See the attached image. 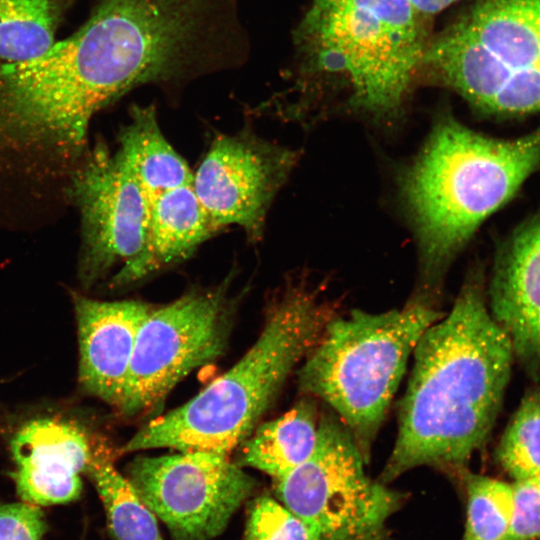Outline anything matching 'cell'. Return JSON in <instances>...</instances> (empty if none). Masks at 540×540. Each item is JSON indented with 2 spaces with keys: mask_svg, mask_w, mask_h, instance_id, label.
Returning a JSON list of instances; mask_svg holds the SVG:
<instances>
[{
  "mask_svg": "<svg viewBox=\"0 0 540 540\" xmlns=\"http://www.w3.org/2000/svg\"><path fill=\"white\" fill-rule=\"evenodd\" d=\"M513 514L506 540L540 538V474L512 483Z\"/></svg>",
  "mask_w": 540,
  "mask_h": 540,
  "instance_id": "23",
  "label": "cell"
},
{
  "mask_svg": "<svg viewBox=\"0 0 540 540\" xmlns=\"http://www.w3.org/2000/svg\"><path fill=\"white\" fill-rule=\"evenodd\" d=\"M46 522L38 506L0 504V540H41Z\"/></svg>",
  "mask_w": 540,
  "mask_h": 540,
  "instance_id": "24",
  "label": "cell"
},
{
  "mask_svg": "<svg viewBox=\"0 0 540 540\" xmlns=\"http://www.w3.org/2000/svg\"><path fill=\"white\" fill-rule=\"evenodd\" d=\"M539 170L540 125L501 138L449 115L437 121L400 181L419 250L416 296L433 300L451 262L480 225Z\"/></svg>",
  "mask_w": 540,
  "mask_h": 540,
  "instance_id": "2",
  "label": "cell"
},
{
  "mask_svg": "<svg viewBox=\"0 0 540 540\" xmlns=\"http://www.w3.org/2000/svg\"><path fill=\"white\" fill-rule=\"evenodd\" d=\"M319 419L315 398L305 395L283 416L265 422L243 444L241 463L273 480L304 463L314 451Z\"/></svg>",
  "mask_w": 540,
  "mask_h": 540,
  "instance_id": "17",
  "label": "cell"
},
{
  "mask_svg": "<svg viewBox=\"0 0 540 540\" xmlns=\"http://www.w3.org/2000/svg\"><path fill=\"white\" fill-rule=\"evenodd\" d=\"M231 275L151 308L136 338L123 415L152 412L180 380L224 352L232 327Z\"/></svg>",
  "mask_w": 540,
  "mask_h": 540,
  "instance_id": "8",
  "label": "cell"
},
{
  "mask_svg": "<svg viewBox=\"0 0 540 540\" xmlns=\"http://www.w3.org/2000/svg\"><path fill=\"white\" fill-rule=\"evenodd\" d=\"M150 202L156 196L192 185L193 172L163 134L154 105H133L115 151Z\"/></svg>",
  "mask_w": 540,
  "mask_h": 540,
  "instance_id": "16",
  "label": "cell"
},
{
  "mask_svg": "<svg viewBox=\"0 0 540 540\" xmlns=\"http://www.w3.org/2000/svg\"><path fill=\"white\" fill-rule=\"evenodd\" d=\"M410 1L422 15L428 18L460 0H410Z\"/></svg>",
  "mask_w": 540,
  "mask_h": 540,
  "instance_id": "25",
  "label": "cell"
},
{
  "mask_svg": "<svg viewBox=\"0 0 540 540\" xmlns=\"http://www.w3.org/2000/svg\"><path fill=\"white\" fill-rule=\"evenodd\" d=\"M353 436L332 413L320 416L314 451L274 479L276 496L311 540H383L402 495L371 479Z\"/></svg>",
  "mask_w": 540,
  "mask_h": 540,
  "instance_id": "7",
  "label": "cell"
},
{
  "mask_svg": "<svg viewBox=\"0 0 540 540\" xmlns=\"http://www.w3.org/2000/svg\"><path fill=\"white\" fill-rule=\"evenodd\" d=\"M218 231L192 185L156 196L151 200L142 249L120 267L110 287H127L185 261Z\"/></svg>",
  "mask_w": 540,
  "mask_h": 540,
  "instance_id": "15",
  "label": "cell"
},
{
  "mask_svg": "<svg viewBox=\"0 0 540 540\" xmlns=\"http://www.w3.org/2000/svg\"><path fill=\"white\" fill-rule=\"evenodd\" d=\"M98 447L81 424L64 415L26 420L9 442L17 493L35 506L77 499L82 491L80 474L86 472Z\"/></svg>",
  "mask_w": 540,
  "mask_h": 540,
  "instance_id": "12",
  "label": "cell"
},
{
  "mask_svg": "<svg viewBox=\"0 0 540 540\" xmlns=\"http://www.w3.org/2000/svg\"><path fill=\"white\" fill-rule=\"evenodd\" d=\"M67 193L81 223L79 279L91 287L138 255L145 241L150 199L116 152L104 142L86 150Z\"/></svg>",
  "mask_w": 540,
  "mask_h": 540,
  "instance_id": "10",
  "label": "cell"
},
{
  "mask_svg": "<svg viewBox=\"0 0 540 540\" xmlns=\"http://www.w3.org/2000/svg\"><path fill=\"white\" fill-rule=\"evenodd\" d=\"M412 356L396 441L380 476L385 484L421 466L462 475L491 434L515 354L490 314L481 270L469 274Z\"/></svg>",
  "mask_w": 540,
  "mask_h": 540,
  "instance_id": "1",
  "label": "cell"
},
{
  "mask_svg": "<svg viewBox=\"0 0 540 540\" xmlns=\"http://www.w3.org/2000/svg\"><path fill=\"white\" fill-rule=\"evenodd\" d=\"M424 66L483 115L540 113V0H474Z\"/></svg>",
  "mask_w": 540,
  "mask_h": 540,
  "instance_id": "6",
  "label": "cell"
},
{
  "mask_svg": "<svg viewBox=\"0 0 540 540\" xmlns=\"http://www.w3.org/2000/svg\"><path fill=\"white\" fill-rule=\"evenodd\" d=\"M495 458L514 481L540 474V390L522 398L500 438Z\"/></svg>",
  "mask_w": 540,
  "mask_h": 540,
  "instance_id": "21",
  "label": "cell"
},
{
  "mask_svg": "<svg viewBox=\"0 0 540 540\" xmlns=\"http://www.w3.org/2000/svg\"><path fill=\"white\" fill-rule=\"evenodd\" d=\"M247 512L242 540H311L304 523L269 496L253 499Z\"/></svg>",
  "mask_w": 540,
  "mask_h": 540,
  "instance_id": "22",
  "label": "cell"
},
{
  "mask_svg": "<svg viewBox=\"0 0 540 540\" xmlns=\"http://www.w3.org/2000/svg\"><path fill=\"white\" fill-rule=\"evenodd\" d=\"M81 388L120 409L139 329L153 306L137 300L102 301L73 294Z\"/></svg>",
  "mask_w": 540,
  "mask_h": 540,
  "instance_id": "14",
  "label": "cell"
},
{
  "mask_svg": "<svg viewBox=\"0 0 540 540\" xmlns=\"http://www.w3.org/2000/svg\"><path fill=\"white\" fill-rule=\"evenodd\" d=\"M444 315L416 296L381 313L334 315L304 358L300 389L336 413L367 463L417 342Z\"/></svg>",
  "mask_w": 540,
  "mask_h": 540,
  "instance_id": "4",
  "label": "cell"
},
{
  "mask_svg": "<svg viewBox=\"0 0 540 540\" xmlns=\"http://www.w3.org/2000/svg\"><path fill=\"white\" fill-rule=\"evenodd\" d=\"M125 477L171 540L214 539L256 485L227 453L211 450L136 457Z\"/></svg>",
  "mask_w": 540,
  "mask_h": 540,
  "instance_id": "9",
  "label": "cell"
},
{
  "mask_svg": "<svg viewBox=\"0 0 540 540\" xmlns=\"http://www.w3.org/2000/svg\"><path fill=\"white\" fill-rule=\"evenodd\" d=\"M73 0H0V59L37 57L55 43V34Z\"/></svg>",
  "mask_w": 540,
  "mask_h": 540,
  "instance_id": "18",
  "label": "cell"
},
{
  "mask_svg": "<svg viewBox=\"0 0 540 540\" xmlns=\"http://www.w3.org/2000/svg\"><path fill=\"white\" fill-rule=\"evenodd\" d=\"M334 315L318 289L288 282L244 356L191 400L144 425L122 452L173 448L229 454L250 435Z\"/></svg>",
  "mask_w": 540,
  "mask_h": 540,
  "instance_id": "3",
  "label": "cell"
},
{
  "mask_svg": "<svg viewBox=\"0 0 540 540\" xmlns=\"http://www.w3.org/2000/svg\"><path fill=\"white\" fill-rule=\"evenodd\" d=\"M488 309L508 335L515 357L540 367V206L497 248L485 289Z\"/></svg>",
  "mask_w": 540,
  "mask_h": 540,
  "instance_id": "13",
  "label": "cell"
},
{
  "mask_svg": "<svg viewBox=\"0 0 540 540\" xmlns=\"http://www.w3.org/2000/svg\"><path fill=\"white\" fill-rule=\"evenodd\" d=\"M426 19L410 0H311L295 40L305 66L348 81L353 106L392 117L422 67Z\"/></svg>",
  "mask_w": 540,
  "mask_h": 540,
  "instance_id": "5",
  "label": "cell"
},
{
  "mask_svg": "<svg viewBox=\"0 0 540 540\" xmlns=\"http://www.w3.org/2000/svg\"><path fill=\"white\" fill-rule=\"evenodd\" d=\"M464 472L467 517L463 540H506L513 514L512 484Z\"/></svg>",
  "mask_w": 540,
  "mask_h": 540,
  "instance_id": "20",
  "label": "cell"
},
{
  "mask_svg": "<svg viewBox=\"0 0 540 540\" xmlns=\"http://www.w3.org/2000/svg\"><path fill=\"white\" fill-rule=\"evenodd\" d=\"M298 159V151L246 126L213 138L193 173L192 187L219 230L237 225L256 243L262 239L272 202Z\"/></svg>",
  "mask_w": 540,
  "mask_h": 540,
  "instance_id": "11",
  "label": "cell"
},
{
  "mask_svg": "<svg viewBox=\"0 0 540 540\" xmlns=\"http://www.w3.org/2000/svg\"><path fill=\"white\" fill-rule=\"evenodd\" d=\"M103 502L114 540H164L157 517L99 445L86 472Z\"/></svg>",
  "mask_w": 540,
  "mask_h": 540,
  "instance_id": "19",
  "label": "cell"
}]
</instances>
